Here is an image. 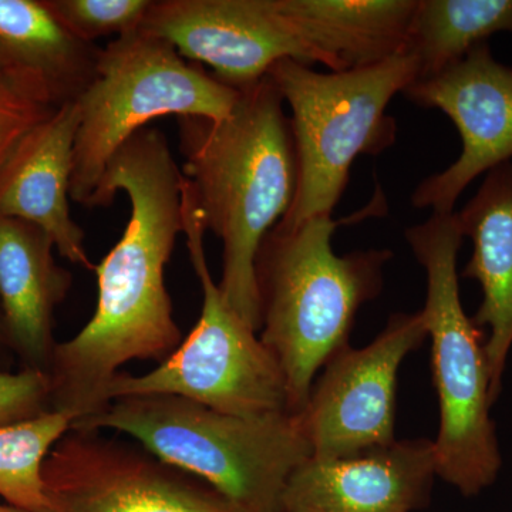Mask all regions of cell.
Masks as SVG:
<instances>
[{
	"mask_svg": "<svg viewBox=\"0 0 512 512\" xmlns=\"http://www.w3.org/2000/svg\"><path fill=\"white\" fill-rule=\"evenodd\" d=\"M0 512H28L20 510V508L13 507L10 504H0Z\"/></svg>",
	"mask_w": 512,
	"mask_h": 512,
	"instance_id": "obj_24",
	"label": "cell"
},
{
	"mask_svg": "<svg viewBox=\"0 0 512 512\" xmlns=\"http://www.w3.org/2000/svg\"><path fill=\"white\" fill-rule=\"evenodd\" d=\"M501 32L512 33V0H417L404 55L416 62L417 80L430 79Z\"/></svg>",
	"mask_w": 512,
	"mask_h": 512,
	"instance_id": "obj_19",
	"label": "cell"
},
{
	"mask_svg": "<svg viewBox=\"0 0 512 512\" xmlns=\"http://www.w3.org/2000/svg\"><path fill=\"white\" fill-rule=\"evenodd\" d=\"M49 410L50 382L46 372H0V426L33 419Z\"/></svg>",
	"mask_w": 512,
	"mask_h": 512,
	"instance_id": "obj_22",
	"label": "cell"
},
{
	"mask_svg": "<svg viewBox=\"0 0 512 512\" xmlns=\"http://www.w3.org/2000/svg\"><path fill=\"white\" fill-rule=\"evenodd\" d=\"M464 237L473 241V255L461 276L478 282L483 301L473 322L487 328L485 352L491 397L503 392L505 367L512 350V163L488 171L474 197L457 212Z\"/></svg>",
	"mask_w": 512,
	"mask_h": 512,
	"instance_id": "obj_17",
	"label": "cell"
},
{
	"mask_svg": "<svg viewBox=\"0 0 512 512\" xmlns=\"http://www.w3.org/2000/svg\"><path fill=\"white\" fill-rule=\"evenodd\" d=\"M178 168L167 138L143 128L114 154L90 208L119 192L131 204L120 241L96 265L97 305L77 335L57 343L50 363V410L73 424L109 406L107 389L133 360L164 362L183 342L165 286V266L183 232Z\"/></svg>",
	"mask_w": 512,
	"mask_h": 512,
	"instance_id": "obj_1",
	"label": "cell"
},
{
	"mask_svg": "<svg viewBox=\"0 0 512 512\" xmlns=\"http://www.w3.org/2000/svg\"><path fill=\"white\" fill-rule=\"evenodd\" d=\"M79 126L77 103L67 104L20 138L0 167V217L36 225L52 238L60 256L94 271L84 231L70 214Z\"/></svg>",
	"mask_w": 512,
	"mask_h": 512,
	"instance_id": "obj_14",
	"label": "cell"
},
{
	"mask_svg": "<svg viewBox=\"0 0 512 512\" xmlns=\"http://www.w3.org/2000/svg\"><path fill=\"white\" fill-rule=\"evenodd\" d=\"M181 195L183 234L202 289L200 319L156 369L144 375L119 373L114 377L107 400L168 394L237 416L291 413L278 360L258 332L225 302L212 279L204 247L207 228L185 177Z\"/></svg>",
	"mask_w": 512,
	"mask_h": 512,
	"instance_id": "obj_8",
	"label": "cell"
},
{
	"mask_svg": "<svg viewBox=\"0 0 512 512\" xmlns=\"http://www.w3.org/2000/svg\"><path fill=\"white\" fill-rule=\"evenodd\" d=\"M404 237L427 279L420 313L431 339L439 399L440 427L433 440L437 477L464 497H477L497 481L503 454L491 417L494 402L484 333L461 302L457 261L464 235L457 212H433L406 229Z\"/></svg>",
	"mask_w": 512,
	"mask_h": 512,
	"instance_id": "obj_5",
	"label": "cell"
},
{
	"mask_svg": "<svg viewBox=\"0 0 512 512\" xmlns=\"http://www.w3.org/2000/svg\"><path fill=\"white\" fill-rule=\"evenodd\" d=\"M268 76L291 110L298 187L278 224L295 227L332 215L356 158L380 156L396 143L397 123L387 107L419 72L413 57L399 55L366 69L329 73L285 59Z\"/></svg>",
	"mask_w": 512,
	"mask_h": 512,
	"instance_id": "obj_6",
	"label": "cell"
},
{
	"mask_svg": "<svg viewBox=\"0 0 512 512\" xmlns=\"http://www.w3.org/2000/svg\"><path fill=\"white\" fill-rule=\"evenodd\" d=\"M2 343H6V340L5 333H3L2 318H0V345H2Z\"/></svg>",
	"mask_w": 512,
	"mask_h": 512,
	"instance_id": "obj_25",
	"label": "cell"
},
{
	"mask_svg": "<svg viewBox=\"0 0 512 512\" xmlns=\"http://www.w3.org/2000/svg\"><path fill=\"white\" fill-rule=\"evenodd\" d=\"M52 238L36 225L0 217V318L23 369L49 372L57 342L53 320L72 274L55 258Z\"/></svg>",
	"mask_w": 512,
	"mask_h": 512,
	"instance_id": "obj_16",
	"label": "cell"
},
{
	"mask_svg": "<svg viewBox=\"0 0 512 512\" xmlns=\"http://www.w3.org/2000/svg\"><path fill=\"white\" fill-rule=\"evenodd\" d=\"M339 225L332 215L276 224L256 256L259 338L284 372L293 414L305 407L319 370L349 345L357 312L382 292L393 258L389 249L336 254Z\"/></svg>",
	"mask_w": 512,
	"mask_h": 512,
	"instance_id": "obj_3",
	"label": "cell"
},
{
	"mask_svg": "<svg viewBox=\"0 0 512 512\" xmlns=\"http://www.w3.org/2000/svg\"><path fill=\"white\" fill-rule=\"evenodd\" d=\"M141 29L238 92L281 60L315 64L274 0H153Z\"/></svg>",
	"mask_w": 512,
	"mask_h": 512,
	"instance_id": "obj_12",
	"label": "cell"
},
{
	"mask_svg": "<svg viewBox=\"0 0 512 512\" xmlns=\"http://www.w3.org/2000/svg\"><path fill=\"white\" fill-rule=\"evenodd\" d=\"M52 113L13 92L0 80V167L20 138Z\"/></svg>",
	"mask_w": 512,
	"mask_h": 512,
	"instance_id": "obj_23",
	"label": "cell"
},
{
	"mask_svg": "<svg viewBox=\"0 0 512 512\" xmlns=\"http://www.w3.org/2000/svg\"><path fill=\"white\" fill-rule=\"evenodd\" d=\"M183 174L207 231L222 242L225 302L259 333V248L291 208L298 163L285 101L271 77L239 90L224 119L178 117Z\"/></svg>",
	"mask_w": 512,
	"mask_h": 512,
	"instance_id": "obj_2",
	"label": "cell"
},
{
	"mask_svg": "<svg viewBox=\"0 0 512 512\" xmlns=\"http://www.w3.org/2000/svg\"><path fill=\"white\" fill-rule=\"evenodd\" d=\"M64 28L83 42L140 29L153 0H45Z\"/></svg>",
	"mask_w": 512,
	"mask_h": 512,
	"instance_id": "obj_21",
	"label": "cell"
},
{
	"mask_svg": "<svg viewBox=\"0 0 512 512\" xmlns=\"http://www.w3.org/2000/svg\"><path fill=\"white\" fill-rule=\"evenodd\" d=\"M52 512H241L146 448L70 429L43 466Z\"/></svg>",
	"mask_w": 512,
	"mask_h": 512,
	"instance_id": "obj_10",
	"label": "cell"
},
{
	"mask_svg": "<svg viewBox=\"0 0 512 512\" xmlns=\"http://www.w3.org/2000/svg\"><path fill=\"white\" fill-rule=\"evenodd\" d=\"M70 429L72 421L53 410L0 426V497L6 503L28 512H52L43 466L57 441Z\"/></svg>",
	"mask_w": 512,
	"mask_h": 512,
	"instance_id": "obj_20",
	"label": "cell"
},
{
	"mask_svg": "<svg viewBox=\"0 0 512 512\" xmlns=\"http://www.w3.org/2000/svg\"><path fill=\"white\" fill-rule=\"evenodd\" d=\"M426 339L420 312L393 313L369 345L330 357L298 414L312 457H352L397 440L399 370Z\"/></svg>",
	"mask_w": 512,
	"mask_h": 512,
	"instance_id": "obj_9",
	"label": "cell"
},
{
	"mask_svg": "<svg viewBox=\"0 0 512 512\" xmlns=\"http://www.w3.org/2000/svg\"><path fill=\"white\" fill-rule=\"evenodd\" d=\"M437 478L433 440H396L357 456L309 457L293 471L281 512H413Z\"/></svg>",
	"mask_w": 512,
	"mask_h": 512,
	"instance_id": "obj_13",
	"label": "cell"
},
{
	"mask_svg": "<svg viewBox=\"0 0 512 512\" xmlns=\"http://www.w3.org/2000/svg\"><path fill=\"white\" fill-rule=\"evenodd\" d=\"M72 429L126 434L241 512H281L289 478L312 456L298 414L237 416L168 394L114 399Z\"/></svg>",
	"mask_w": 512,
	"mask_h": 512,
	"instance_id": "obj_4",
	"label": "cell"
},
{
	"mask_svg": "<svg viewBox=\"0 0 512 512\" xmlns=\"http://www.w3.org/2000/svg\"><path fill=\"white\" fill-rule=\"evenodd\" d=\"M101 49L64 28L45 0H0V80L43 109L76 103Z\"/></svg>",
	"mask_w": 512,
	"mask_h": 512,
	"instance_id": "obj_15",
	"label": "cell"
},
{
	"mask_svg": "<svg viewBox=\"0 0 512 512\" xmlns=\"http://www.w3.org/2000/svg\"><path fill=\"white\" fill-rule=\"evenodd\" d=\"M313 62L330 72L404 55L417 0H274Z\"/></svg>",
	"mask_w": 512,
	"mask_h": 512,
	"instance_id": "obj_18",
	"label": "cell"
},
{
	"mask_svg": "<svg viewBox=\"0 0 512 512\" xmlns=\"http://www.w3.org/2000/svg\"><path fill=\"white\" fill-rule=\"evenodd\" d=\"M412 103L436 109L453 121L463 150L456 163L421 181L413 192L416 208L450 214L464 190L512 158V67L495 59L488 42L461 62L403 92Z\"/></svg>",
	"mask_w": 512,
	"mask_h": 512,
	"instance_id": "obj_11",
	"label": "cell"
},
{
	"mask_svg": "<svg viewBox=\"0 0 512 512\" xmlns=\"http://www.w3.org/2000/svg\"><path fill=\"white\" fill-rule=\"evenodd\" d=\"M238 99V90L185 60L163 37L141 28L117 37L101 49L96 79L76 101L80 126L70 198L89 207L111 158L150 121L220 120Z\"/></svg>",
	"mask_w": 512,
	"mask_h": 512,
	"instance_id": "obj_7",
	"label": "cell"
}]
</instances>
